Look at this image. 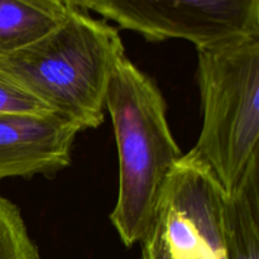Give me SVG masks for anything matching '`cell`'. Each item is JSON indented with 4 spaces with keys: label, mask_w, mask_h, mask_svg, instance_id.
<instances>
[{
    "label": "cell",
    "mask_w": 259,
    "mask_h": 259,
    "mask_svg": "<svg viewBox=\"0 0 259 259\" xmlns=\"http://www.w3.org/2000/svg\"><path fill=\"white\" fill-rule=\"evenodd\" d=\"M71 9L63 0H0V56L42 39L67 19Z\"/></svg>",
    "instance_id": "obj_7"
},
{
    "label": "cell",
    "mask_w": 259,
    "mask_h": 259,
    "mask_svg": "<svg viewBox=\"0 0 259 259\" xmlns=\"http://www.w3.org/2000/svg\"><path fill=\"white\" fill-rule=\"evenodd\" d=\"M93 10L148 40L197 50L259 35V0H95Z\"/></svg>",
    "instance_id": "obj_5"
},
{
    "label": "cell",
    "mask_w": 259,
    "mask_h": 259,
    "mask_svg": "<svg viewBox=\"0 0 259 259\" xmlns=\"http://www.w3.org/2000/svg\"><path fill=\"white\" fill-rule=\"evenodd\" d=\"M227 259H259V159L232 194H224Z\"/></svg>",
    "instance_id": "obj_8"
},
{
    "label": "cell",
    "mask_w": 259,
    "mask_h": 259,
    "mask_svg": "<svg viewBox=\"0 0 259 259\" xmlns=\"http://www.w3.org/2000/svg\"><path fill=\"white\" fill-rule=\"evenodd\" d=\"M63 2L70 5L71 8L82 10V12H89V10H93L95 0H63Z\"/></svg>",
    "instance_id": "obj_11"
},
{
    "label": "cell",
    "mask_w": 259,
    "mask_h": 259,
    "mask_svg": "<svg viewBox=\"0 0 259 259\" xmlns=\"http://www.w3.org/2000/svg\"><path fill=\"white\" fill-rule=\"evenodd\" d=\"M105 108L119 157V191L110 222L131 248L148 232L167 180L184 153L169 129L161 90L125 56L111 72Z\"/></svg>",
    "instance_id": "obj_1"
},
{
    "label": "cell",
    "mask_w": 259,
    "mask_h": 259,
    "mask_svg": "<svg viewBox=\"0 0 259 259\" xmlns=\"http://www.w3.org/2000/svg\"><path fill=\"white\" fill-rule=\"evenodd\" d=\"M0 259H40L19 207L0 195Z\"/></svg>",
    "instance_id": "obj_9"
},
{
    "label": "cell",
    "mask_w": 259,
    "mask_h": 259,
    "mask_svg": "<svg viewBox=\"0 0 259 259\" xmlns=\"http://www.w3.org/2000/svg\"><path fill=\"white\" fill-rule=\"evenodd\" d=\"M53 113L42 100L0 72V115H40Z\"/></svg>",
    "instance_id": "obj_10"
},
{
    "label": "cell",
    "mask_w": 259,
    "mask_h": 259,
    "mask_svg": "<svg viewBox=\"0 0 259 259\" xmlns=\"http://www.w3.org/2000/svg\"><path fill=\"white\" fill-rule=\"evenodd\" d=\"M82 129L58 113L0 115V180L51 176L70 166Z\"/></svg>",
    "instance_id": "obj_6"
},
{
    "label": "cell",
    "mask_w": 259,
    "mask_h": 259,
    "mask_svg": "<svg viewBox=\"0 0 259 259\" xmlns=\"http://www.w3.org/2000/svg\"><path fill=\"white\" fill-rule=\"evenodd\" d=\"M224 192L191 153L169 175L141 259H227L223 224Z\"/></svg>",
    "instance_id": "obj_4"
},
{
    "label": "cell",
    "mask_w": 259,
    "mask_h": 259,
    "mask_svg": "<svg viewBox=\"0 0 259 259\" xmlns=\"http://www.w3.org/2000/svg\"><path fill=\"white\" fill-rule=\"evenodd\" d=\"M202 128L190 153L225 195L259 159V35L197 50Z\"/></svg>",
    "instance_id": "obj_3"
},
{
    "label": "cell",
    "mask_w": 259,
    "mask_h": 259,
    "mask_svg": "<svg viewBox=\"0 0 259 259\" xmlns=\"http://www.w3.org/2000/svg\"><path fill=\"white\" fill-rule=\"evenodd\" d=\"M123 56L116 28L72 8L42 39L0 56V72L86 131L103 124L109 80Z\"/></svg>",
    "instance_id": "obj_2"
}]
</instances>
